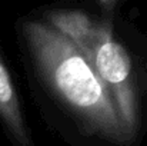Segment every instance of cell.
<instances>
[{"label":"cell","mask_w":147,"mask_h":146,"mask_svg":"<svg viewBox=\"0 0 147 146\" xmlns=\"http://www.w3.org/2000/svg\"><path fill=\"white\" fill-rule=\"evenodd\" d=\"M22 29L42 80L84 133L117 145L129 143L131 138L89 59L46 22L27 20Z\"/></svg>","instance_id":"1"},{"label":"cell","mask_w":147,"mask_h":146,"mask_svg":"<svg viewBox=\"0 0 147 146\" xmlns=\"http://www.w3.org/2000/svg\"><path fill=\"white\" fill-rule=\"evenodd\" d=\"M84 56L109 90L126 132L133 139L139 120L133 65L124 46L113 37L111 20H101L98 35Z\"/></svg>","instance_id":"2"},{"label":"cell","mask_w":147,"mask_h":146,"mask_svg":"<svg viewBox=\"0 0 147 146\" xmlns=\"http://www.w3.org/2000/svg\"><path fill=\"white\" fill-rule=\"evenodd\" d=\"M0 120L17 146H33L26 128L17 90L0 54Z\"/></svg>","instance_id":"3"}]
</instances>
